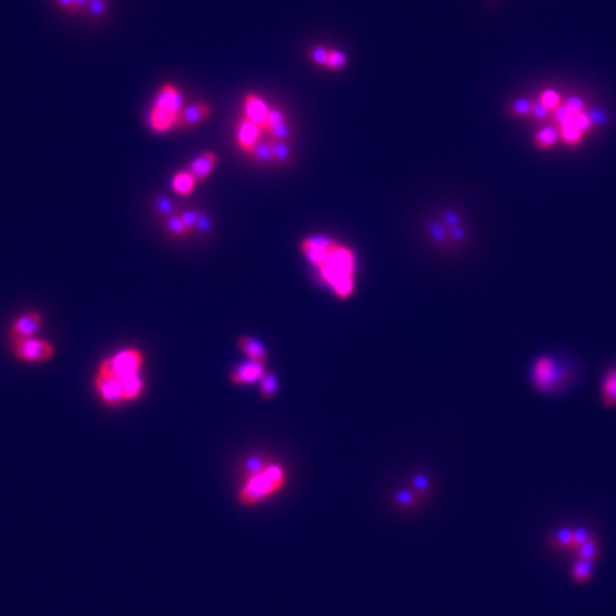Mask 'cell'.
I'll use <instances>...</instances> for the list:
<instances>
[{"instance_id":"6da1fadb","label":"cell","mask_w":616,"mask_h":616,"mask_svg":"<svg viewBox=\"0 0 616 616\" xmlns=\"http://www.w3.org/2000/svg\"><path fill=\"white\" fill-rule=\"evenodd\" d=\"M300 250L321 283L330 287L337 299L347 300L354 294L356 258L350 247L331 237L308 236L301 241Z\"/></svg>"},{"instance_id":"7a4b0ae2","label":"cell","mask_w":616,"mask_h":616,"mask_svg":"<svg viewBox=\"0 0 616 616\" xmlns=\"http://www.w3.org/2000/svg\"><path fill=\"white\" fill-rule=\"evenodd\" d=\"M287 485V469L278 463L251 457L244 464V479L236 498L243 506L260 505L281 493Z\"/></svg>"},{"instance_id":"3957f363","label":"cell","mask_w":616,"mask_h":616,"mask_svg":"<svg viewBox=\"0 0 616 616\" xmlns=\"http://www.w3.org/2000/svg\"><path fill=\"white\" fill-rule=\"evenodd\" d=\"M529 384L539 394H555L562 391L571 382L572 374L569 366L555 359L550 354L538 355L529 367Z\"/></svg>"},{"instance_id":"277c9868","label":"cell","mask_w":616,"mask_h":616,"mask_svg":"<svg viewBox=\"0 0 616 616\" xmlns=\"http://www.w3.org/2000/svg\"><path fill=\"white\" fill-rule=\"evenodd\" d=\"M144 355L136 347H124L120 348L97 364L96 373L114 377L117 380H126L143 373L144 367Z\"/></svg>"},{"instance_id":"5b68a950","label":"cell","mask_w":616,"mask_h":616,"mask_svg":"<svg viewBox=\"0 0 616 616\" xmlns=\"http://www.w3.org/2000/svg\"><path fill=\"white\" fill-rule=\"evenodd\" d=\"M12 352L16 359L26 364H45L54 359V345L43 338L30 337L10 343Z\"/></svg>"},{"instance_id":"8992f818","label":"cell","mask_w":616,"mask_h":616,"mask_svg":"<svg viewBox=\"0 0 616 616\" xmlns=\"http://www.w3.org/2000/svg\"><path fill=\"white\" fill-rule=\"evenodd\" d=\"M43 326V315L36 310H27L19 314L9 329V340L17 341L30 337H36Z\"/></svg>"},{"instance_id":"52a82bcc","label":"cell","mask_w":616,"mask_h":616,"mask_svg":"<svg viewBox=\"0 0 616 616\" xmlns=\"http://www.w3.org/2000/svg\"><path fill=\"white\" fill-rule=\"evenodd\" d=\"M184 106V97L174 84L161 86L153 100V107L179 114H181Z\"/></svg>"},{"instance_id":"ba28073f","label":"cell","mask_w":616,"mask_h":616,"mask_svg":"<svg viewBox=\"0 0 616 616\" xmlns=\"http://www.w3.org/2000/svg\"><path fill=\"white\" fill-rule=\"evenodd\" d=\"M260 135L262 130L255 123L250 121L248 119L243 117L236 127V142L239 149L246 153V154H251L253 150L257 147V144L260 143Z\"/></svg>"},{"instance_id":"9c48e42d","label":"cell","mask_w":616,"mask_h":616,"mask_svg":"<svg viewBox=\"0 0 616 616\" xmlns=\"http://www.w3.org/2000/svg\"><path fill=\"white\" fill-rule=\"evenodd\" d=\"M243 110H244V117L255 123L262 130L270 112V107L263 97L255 93L246 94L243 100Z\"/></svg>"},{"instance_id":"30bf717a","label":"cell","mask_w":616,"mask_h":616,"mask_svg":"<svg viewBox=\"0 0 616 616\" xmlns=\"http://www.w3.org/2000/svg\"><path fill=\"white\" fill-rule=\"evenodd\" d=\"M266 373V367L262 363H254L250 361L244 363L239 367H236L232 373H230V381L236 385H247V384H253L260 381L262 377Z\"/></svg>"},{"instance_id":"8fae6325","label":"cell","mask_w":616,"mask_h":616,"mask_svg":"<svg viewBox=\"0 0 616 616\" xmlns=\"http://www.w3.org/2000/svg\"><path fill=\"white\" fill-rule=\"evenodd\" d=\"M599 400L605 408H616V364L608 367L601 378Z\"/></svg>"},{"instance_id":"7c38bea8","label":"cell","mask_w":616,"mask_h":616,"mask_svg":"<svg viewBox=\"0 0 616 616\" xmlns=\"http://www.w3.org/2000/svg\"><path fill=\"white\" fill-rule=\"evenodd\" d=\"M211 116V109L207 103H193L186 105L181 112L180 127H194L204 123Z\"/></svg>"},{"instance_id":"4fadbf2b","label":"cell","mask_w":616,"mask_h":616,"mask_svg":"<svg viewBox=\"0 0 616 616\" xmlns=\"http://www.w3.org/2000/svg\"><path fill=\"white\" fill-rule=\"evenodd\" d=\"M217 166V156L213 151H204L191 161L188 170L199 181L207 179Z\"/></svg>"},{"instance_id":"5bb4252c","label":"cell","mask_w":616,"mask_h":616,"mask_svg":"<svg viewBox=\"0 0 616 616\" xmlns=\"http://www.w3.org/2000/svg\"><path fill=\"white\" fill-rule=\"evenodd\" d=\"M237 347L248 356L250 361L266 364L267 356H269L267 355V350L258 340H255L253 337H248V336H244V337H240L237 340Z\"/></svg>"},{"instance_id":"9a60e30c","label":"cell","mask_w":616,"mask_h":616,"mask_svg":"<svg viewBox=\"0 0 616 616\" xmlns=\"http://www.w3.org/2000/svg\"><path fill=\"white\" fill-rule=\"evenodd\" d=\"M199 180L193 176V173L187 170L177 172L172 179V190L180 197H187L196 190Z\"/></svg>"},{"instance_id":"2e32d148","label":"cell","mask_w":616,"mask_h":616,"mask_svg":"<svg viewBox=\"0 0 616 616\" xmlns=\"http://www.w3.org/2000/svg\"><path fill=\"white\" fill-rule=\"evenodd\" d=\"M561 142L559 139V130L554 126L542 127L541 130L534 136V146L538 150H549Z\"/></svg>"},{"instance_id":"e0dca14e","label":"cell","mask_w":616,"mask_h":616,"mask_svg":"<svg viewBox=\"0 0 616 616\" xmlns=\"http://www.w3.org/2000/svg\"><path fill=\"white\" fill-rule=\"evenodd\" d=\"M573 554L578 561H585V562L594 564L599 557V545H598L596 538L592 535L589 539H587L582 545H579L573 550Z\"/></svg>"},{"instance_id":"ac0fdd59","label":"cell","mask_w":616,"mask_h":616,"mask_svg":"<svg viewBox=\"0 0 616 616\" xmlns=\"http://www.w3.org/2000/svg\"><path fill=\"white\" fill-rule=\"evenodd\" d=\"M558 130H559V139H561V142H562L564 144L569 146V147H578V146L582 143L583 137H585V136H583V135L578 130V128L571 123V120H569L568 123L559 126V127H558Z\"/></svg>"},{"instance_id":"d6986e66","label":"cell","mask_w":616,"mask_h":616,"mask_svg":"<svg viewBox=\"0 0 616 616\" xmlns=\"http://www.w3.org/2000/svg\"><path fill=\"white\" fill-rule=\"evenodd\" d=\"M550 546L558 548L559 550H569L572 553L573 549V529L572 528H561L557 532L550 535Z\"/></svg>"},{"instance_id":"ffe728a7","label":"cell","mask_w":616,"mask_h":616,"mask_svg":"<svg viewBox=\"0 0 616 616\" xmlns=\"http://www.w3.org/2000/svg\"><path fill=\"white\" fill-rule=\"evenodd\" d=\"M538 103H541L549 113L550 112H557L564 103H562V99H561V96L555 91V90H553V89H546V90H543L542 93H541V96H539V99H538Z\"/></svg>"},{"instance_id":"44dd1931","label":"cell","mask_w":616,"mask_h":616,"mask_svg":"<svg viewBox=\"0 0 616 616\" xmlns=\"http://www.w3.org/2000/svg\"><path fill=\"white\" fill-rule=\"evenodd\" d=\"M572 578L576 583H587L592 578V564L576 559L572 565Z\"/></svg>"},{"instance_id":"7402d4cb","label":"cell","mask_w":616,"mask_h":616,"mask_svg":"<svg viewBox=\"0 0 616 616\" xmlns=\"http://www.w3.org/2000/svg\"><path fill=\"white\" fill-rule=\"evenodd\" d=\"M260 394L264 400L270 401L277 394V380L276 375L271 373H264V375L260 380Z\"/></svg>"},{"instance_id":"603a6c76","label":"cell","mask_w":616,"mask_h":616,"mask_svg":"<svg viewBox=\"0 0 616 616\" xmlns=\"http://www.w3.org/2000/svg\"><path fill=\"white\" fill-rule=\"evenodd\" d=\"M166 229L174 237H186L190 233V230L187 229V225L183 221V218L180 217V214H172L167 217Z\"/></svg>"},{"instance_id":"cb8c5ba5","label":"cell","mask_w":616,"mask_h":616,"mask_svg":"<svg viewBox=\"0 0 616 616\" xmlns=\"http://www.w3.org/2000/svg\"><path fill=\"white\" fill-rule=\"evenodd\" d=\"M285 121H287V117H285L284 112L280 110V109H277V107H273V109H270V112H269L267 120H266V123H264V126H263V128H262V133L269 136L270 132L273 130L274 127H277V126H280L281 123H285Z\"/></svg>"},{"instance_id":"d4e9b609","label":"cell","mask_w":616,"mask_h":616,"mask_svg":"<svg viewBox=\"0 0 616 616\" xmlns=\"http://www.w3.org/2000/svg\"><path fill=\"white\" fill-rule=\"evenodd\" d=\"M271 153H273V158H274L276 163H280V165H285L291 157V150L285 144V142H273L271 143Z\"/></svg>"},{"instance_id":"484cf974","label":"cell","mask_w":616,"mask_h":616,"mask_svg":"<svg viewBox=\"0 0 616 616\" xmlns=\"http://www.w3.org/2000/svg\"><path fill=\"white\" fill-rule=\"evenodd\" d=\"M251 158L262 161V163H270V161H274L273 158V153H271V143H266V142H260L257 144V147L253 150V153L250 154Z\"/></svg>"},{"instance_id":"4316f807","label":"cell","mask_w":616,"mask_h":616,"mask_svg":"<svg viewBox=\"0 0 616 616\" xmlns=\"http://www.w3.org/2000/svg\"><path fill=\"white\" fill-rule=\"evenodd\" d=\"M345 64H347V56L337 49H330L326 68L330 70H340L345 68Z\"/></svg>"},{"instance_id":"83f0119b","label":"cell","mask_w":616,"mask_h":616,"mask_svg":"<svg viewBox=\"0 0 616 616\" xmlns=\"http://www.w3.org/2000/svg\"><path fill=\"white\" fill-rule=\"evenodd\" d=\"M329 54H330V49L326 46H315L310 50V59L315 64H318V66H322V68H326Z\"/></svg>"},{"instance_id":"f1b7e54d","label":"cell","mask_w":616,"mask_h":616,"mask_svg":"<svg viewBox=\"0 0 616 616\" xmlns=\"http://www.w3.org/2000/svg\"><path fill=\"white\" fill-rule=\"evenodd\" d=\"M532 110V103L528 100H516L511 105V113L513 116H529Z\"/></svg>"},{"instance_id":"f546056e","label":"cell","mask_w":616,"mask_h":616,"mask_svg":"<svg viewBox=\"0 0 616 616\" xmlns=\"http://www.w3.org/2000/svg\"><path fill=\"white\" fill-rule=\"evenodd\" d=\"M564 105L572 113V116L573 114H579V113L583 112V100L579 99V97H571V99L566 103H564Z\"/></svg>"},{"instance_id":"4dcf8cb0","label":"cell","mask_w":616,"mask_h":616,"mask_svg":"<svg viewBox=\"0 0 616 616\" xmlns=\"http://www.w3.org/2000/svg\"><path fill=\"white\" fill-rule=\"evenodd\" d=\"M531 114H532L535 119H538V120H543V119H546V117L549 116V112H548L541 103H532Z\"/></svg>"}]
</instances>
